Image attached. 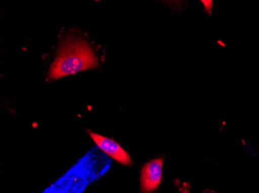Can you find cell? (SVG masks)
<instances>
[{"label":"cell","mask_w":259,"mask_h":193,"mask_svg":"<svg viewBox=\"0 0 259 193\" xmlns=\"http://www.w3.org/2000/svg\"><path fill=\"white\" fill-rule=\"evenodd\" d=\"M163 159H153L145 164L141 174V191L151 193L159 186L162 177Z\"/></svg>","instance_id":"3957f363"},{"label":"cell","mask_w":259,"mask_h":193,"mask_svg":"<svg viewBox=\"0 0 259 193\" xmlns=\"http://www.w3.org/2000/svg\"><path fill=\"white\" fill-rule=\"evenodd\" d=\"M182 193H190V191H189V187L185 186L184 188L182 190Z\"/></svg>","instance_id":"5b68a950"},{"label":"cell","mask_w":259,"mask_h":193,"mask_svg":"<svg viewBox=\"0 0 259 193\" xmlns=\"http://www.w3.org/2000/svg\"><path fill=\"white\" fill-rule=\"evenodd\" d=\"M97 56L90 45L82 40L66 39L51 67L49 77L58 79L98 67Z\"/></svg>","instance_id":"7a4b0ae2"},{"label":"cell","mask_w":259,"mask_h":193,"mask_svg":"<svg viewBox=\"0 0 259 193\" xmlns=\"http://www.w3.org/2000/svg\"><path fill=\"white\" fill-rule=\"evenodd\" d=\"M110 162L102 154L90 151L44 193H80L90 182L107 172Z\"/></svg>","instance_id":"6da1fadb"},{"label":"cell","mask_w":259,"mask_h":193,"mask_svg":"<svg viewBox=\"0 0 259 193\" xmlns=\"http://www.w3.org/2000/svg\"><path fill=\"white\" fill-rule=\"evenodd\" d=\"M90 137L95 142L97 147L107 154L111 159H114L119 163L123 165H131L132 164V159L129 154L119 145L117 142H115L112 139L104 137L100 135L90 132Z\"/></svg>","instance_id":"277c9868"}]
</instances>
